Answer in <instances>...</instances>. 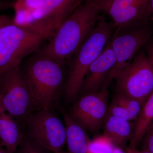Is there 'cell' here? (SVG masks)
<instances>
[{
    "mask_svg": "<svg viewBox=\"0 0 153 153\" xmlns=\"http://www.w3.org/2000/svg\"><path fill=\"white\" fill-rule=\"evenodd\" d=\"M151 13L149 0H137L127 8L109 17L115 29L122 25L143 22Z\"/></svg>",
    "mask_w": 153,
    "mask_h": 153,
    "instance_id": "obj_13",
    "label": "cell"
},
{
    "mask_svg": "<svg viewBox=\"0 0 153 153\" xmlns=\"http://www.w3.org/2000/svg\"><path fill=\"white\" fill-rule=\"evenodd\" d=\"M142 141L143 150L153 152V123L148 129Z\"/></svg>",
    "mask_w": 153,
    "mask_h": 153,
    "instance_id": "obj_22",
    "label": "cell"
},
{
    "mask_svg": "<svg viewBox=\"0 0 153 153\" xmlns=\"http://www.w3.org/2000/svg\"><path fill=\"white\" fill-rule=\"evenodd\" d=\"M29 61L24 73L35 107L49 110L58 98L66 80L65 64L37 53Z\"/></svg>",
    "mask_w": 153,
    "mask_h": 153,
    "instance_id": "obj_3",
    "label": "cell"
},
{
    "mask_svg": "<svg viewBox=\"0 0 153 153\" xmlns=\"http://www.w3.org/2000/svg\"><path fill=\"white\" fill-rule=\"evenodd\" d=\"M117 94L136 100L143 105L153 91V63L139 52L115 76Z\"/></svg>",
    "mask_w": 153,
    "mask_h": 153,
    "instance_id": "obj_6",
    "label": "cell"
},
{
    "mask_svg": "<svg viewBox=\"0 0 153 153\" xmlns=\"http://www.w3.org/2000/svg\"><path fill=\"white\" fill-rule=\"evenodd\" d=\"M114 148L112 142L105 136L89 141L87 153H112Z\"/></svg>",
    "mask_w": 153,
    "mask_h": 153,
    "instance_id": "obj_18",
    "label": "cell"
},
{
    "mask_svg": "<svg viewBox=\"0 0 153 153\" xmlns=\"http://www.w3.org/2000/svg\"><path fill=\"white\" fill-rule=\"evenodd\" d=\"M129 122L107 114L103 122L104 136L113 144L124 146L131 140L133 131Z\"/></svg>",
    "mask_w": 153,
    "mask_h": 153,
    "instance_id": "obj_15",
    "label": "cell"
},
{
    "mask_svg": "<svg viewBox=\"0 0 153 153\" xmlns=\"http://www.w3.org/2000/svg\"><path fill=\"white\" fill-rule=\"evenodd\" d=\"M151 60H152V63H153V60H151Z\"/></svg>",
    "mask_w": 153,
    "mask_h": 153,
    "instance_id": "obj_29",
    "label": "cell"
},
{
    "mask_svg": "<svg viewBox=\"0 0 153 153\" xmlns=\"http://www.w3.org/2000/svg\"><path fill=\"white\" fill-rule=\"evenodd\" d=\"M66 143L69 153H87L88 140L85 130L68 114H64Z\"/></svg>",
    "mask_w": 153,
    "mask_h": 153,
    "instance_id": "obj_14",
    "label": "cell"
},
{
    "mask_svg": "<svg viewBox=\"0 0 153 153\" xmlns=\"http://www.w3.org/2000/svg\"><path fill=\"white\" fill-rule=\"evenodd\" d=\"M13 23V17L9 15H0V27Z\"/></svg>",
    "mask_w": 153,
    "mask_h": 153,
    "instance_id": "obj_23",
    "label": "cell"
},
{
    "mask_svg": "<svg viewBox=\"0 0 153 153\" xmlns=\"http://www.w3.org/2000/svg\"><path fill=\"white\" fill-rule=\"evenodd\" d=\"M15 153H52L31 139L24 138Z\"/></svg>",
    "mask_w": 153,
    "mask_h": 153,
    "instance_id": "obj_20",
    "label": "cell"
},
{
    "mask_svg": "<svg viewBox=\"0 0 153 153\" xmlns=\"http://www.w3.org/2000/svg\"><path fill=\"white\" fill-rule=\"evenodd\" d=\"M46 40L36 31L14 22L0 27V76L39 51Z\"/></svg>",
    "mask_w": 153,
    "mask_h": 153,
    "instance_id": "obj_5",
    "label": "cell"
},
{
    "mask_svg": "<svg viewBox=\"0 0 153 153\" xmlns=\"http://www.w3.org/2000/svg\"><path fill=\"white\" fill-rule=\"evenodd\" d=\"M0 99L4 107L17 121H24L35 108L30 86L20 66L0 76Z\"/></svg>",
    "mask_w": 153,
    "mask_h": 153,
    "instance_id": "obj_8",
    "label": "cell"
},
{
    "mask_svg": "<svg viewBox=\"0 0 153 153\" xmlns=\"http://www.w3.org/2000/svg\"><path fill=\"white\" fill-rule=\"evenodd\" d=\"M107 114L130 121L132 120L127 111L120 105L112 101L108 108Z\"/></svg>",
    "mask_w": 153,
    "mask_h": 153,
    "instance_id": "obj_21",
    "label": "cell"
},
{
    "mask_svg": "<svg viewBox=\"0 0 153 153\" xmlns=\"http://www.w3.org/2000/svg\"><path fill=\"white\" fill-rule=\"evenodd\" d=\"M143 22L122 25L115 29L109 42L116 63L108 77L107 87L117 74L131 62L150 40L152 30L149 27L143 25Z\"/></svg>",
    "mask_w": 153,
    "mask_h": 153,
    "instance_id": "obj_7",
    "label": "cell"
},
{
    "mask_svg": "<svg viewBox=\"0 0 153 153\" xmlns=\"http://www.w3.org/2000/svg\"><path fill=\"white\" fill-rule=\"evenodd\" d=\"M25 123L30 139L52 153L62 150L66 143L65 124L50 109L31 113Z\"/></svg>",
    "mask_w": 153,
    "mask_h": 153,
    "instance_id": "obj_9",
    "label": "cell"
},
{
    "mask_svg": "<svg viewBox=\"0 0 153 153\" xmlns=\"http://www.w3.org/2000/svg\"><path fill=\"white\" fill-rule=\"evenodd\" d=\"M153 123V91L143 105L137 118L129 148L136 149Z\"/></svg>",
    "mask_w": 153,
    "mask_h": 153,
    "instance_id": "obj_16",
    "label": "cell"
},
{
    "mask_svg": "<svg viewBox=\"0 0 153 153\" xmlns=\"http://www.w3.org/2000/svg\"><path fill=\"white\" fill-rule=\"evenodd\" d=\"M83 1L16 0L13 22L49 39Z\"/></svg>",
    "mask_w": 153,
    "mask_h": 153,
    "instance_id": "obj_2",
    "label": "cell"
},
{
    "mask_svg": "<svg viewBox=\"0 0 153 153\" xmlns=\"http://www.w3.org/2000/svg\"><path fill=\"white\" fill-rule=\"evenodd\" d=\"M24 139L19 123L6 111L0 99V145L10 153H15Z\"/></svg>",
    "mask_w": 153,
    "mask_h": 153,
    "instance_id": "obj_12",
    "label": "cell"
},
{
    "mask_svg": "<svg viewBox=\"0 0 153 153\" xmlns=\"http://www.w3.org/2000/svg\"><path fill=\"white\" fill-rule=\"evenodd\" d=\"M56 153H66L64 152H63V150H62L59 151V152H57Z\"/></svg>",
    "mask_w": 153,
    "mask_h": 153,
    "instance_id": "obj_28",
    "label": "cell"
},
{
    "mask_svg": "<svg viewBox=\"0 0 153 153\" xmlns=\"http://www.w3.org/2000/svg\"><path fill=\"white\" fill-rule=\"evenodd\" d=\"M114 30L111 22L100 17L93 30L72 56L68 63L69 68L64 88L68 101L76 98L89 66L103 51Z\"/></svg>",
    "mask_w": 153,
    "mask_h": 153,
    "instance_id": "obj_4",
    "label": "cell"
},
{
    "mask_svg": "<svg viewBox=\"0 0 153 153\" xmlns=\"http://www.w3.org/2000/svg\"><path fill=\"white\" fill-rule=\"evenodd\" d=\"M128 149L132 153H153L152 152H149V151L143 150L140 151L137 150L136 149H131L128 148Z\"/></svg>",
    "mask_w": 153,
    "mask_h": 153,
    "instance_id": "obj_25",
    "label": "cell"
},
{
    "mask_svg": "<svg viewBox=\"0 0 153 153\" xmlns=\"http://www.w3.org/2000/svg\"><path fill=\"white\" fill-rule=\"evenodd\" d=\"M148 46L147 48V55L151 60H153V39L151 41H149L147 43Z\"/></svg>",
    "mask_w": 153,
    "mask_h": 153,
    "instance_id": "obj_24",
    "label": "cell"
},
{
    "mask_svg": "<svg viewBox=\"0 0 153 153\" xmlns=\"http://www.w3.org/2000/svg\"><path fill=\"white\" fill-rule=\"evenodd\" d=\"M108 95L107 89L83 94L72 107L69 115L84 129L97 131L107 114Z\"/></svg>",
    "mask_w": 153,
    "mask_h": 153,
    "instance_id": "obj_10",
    "label": "cell"
},
{
    "mask_svg": "<svg viewBox=\"0 0 153 153\" xmlns=\"http://www.w3.org/2000/svg\"><path fill=\"white\" fill-rule=\"evenodd\" d=\"M113 101L123 107L127 111L131 120L137 119L143 106L136 100L118 94Z\"/></svg>",
    "mask_w": 153,
    "mask_h": 153,
    "instance_id": "obj_17",
    "label": "cell"
},
{
    "mask_svg": "<svg viewBox=\"0 0 153 153\" xmlns=\"http://www.w3.org/2000/svg\"><path fill=\"white\" fill-rule=\"evenodd\" d=\"M1 145H0V147H1Z\"/></svg>",
    "mask_w": 153,
    "mask_h": 153,
    "instance_id": "obj_30",
    "label": "cell"
},
{
    "mask_svg": "<svg viewBox=\"0 0 153 153\" xmlns=\"http://www.w3.org/2000/svg\"><path fill=\"white\" fill-rule=\"evenodd\" d=\"M108 1L84 0L38 53L65 65L69 63L95 27Z\"/></svg>",
    "mask_w": 153,
    "mask_h": 153,
    "instance_id": "obj_1",
    "label": "cell"
},
{
    "mask_svg": "<svg viewBox=\"0 0 153 153\" xmlns=\"http://www.w3.org/2000/svg\"><path fill=\"white\" fill-rule=\"evenodd\" d=\"M150 4L151 13H153V0H149Z\"/></svg>",
    "mask_w": 153,
    "mask_h": 153,
    "instance_id": "obj_27",
    "label": "cell"
},
{
    "mask_svg": "<svg viewBox=\"0 0 153 153\" xmlns=\"http://www.w3.org/2000/svg\"><path fill=\"white\" fill-rule=\"evenodd\" d=\"M137 0H109L105 6L103 12L110 16L111 15L123 10L131 6Z\"/></svg>",
    "mask_w": 153,
    "mask_h": 153,
    "instance_id": "obj_19",
    "label": "cell"
},
{
    "mask_svg": "<svg viewBox=\"0 0 153 153\" xmlns=\"http://www.w3.org/2000/svg\"><path fill=\"white\" fill-rule=\"evenodd\" d=\"M0 153H10L5 148L1 146L0 147Z\"/></svg>",
    "mask_w": 153,
    "mask_h": 153,
    "instance_id": "obj_26",
    "label": "cell"
},
{
    "mask_svg": "<svg viewBox=\"0 0 153 153\" xmlns=\"http://www.w3.org/2000/svg\"><path fill=\"white\" fill-rule=\"evenodd\" d=\"M115 63V56L109 42L89 66L79 93L83 95L107 89L108 77Z\"/></svg>",
    "mask_w": 153,
    "mask_h": 153,
    "instance_id": "obj_11",
    "label": "cell"
},
{
    "mask_svg": "<svg viewBox=\"0 0 153 153\" xmlns=\"http://www.w3.org/2000/svg\"><path fill=\"white\" fill-rule=\"evenodd\" d=\"M8 1H11V0H8Z\"/></svg>",
    "mask_w": 153,
    "mask_h": 153,
    "instance_id": "obj_31",
    "label": "cell"
}]
</instances>
